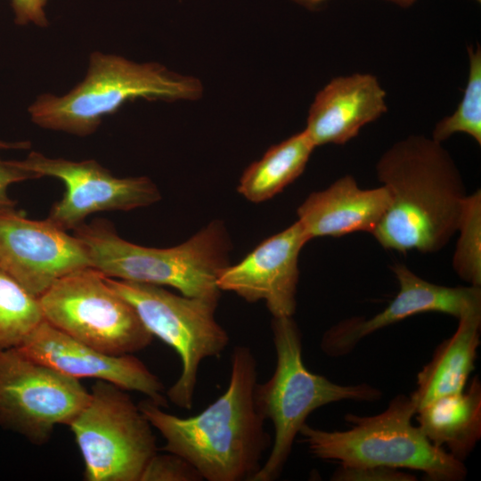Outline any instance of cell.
<instances>
[{"label":"cell","mask_w":481,"mask_h":481,"mask_svg":"<svg viewBox=\"0 0 481 481\" xmlns=\"http://www.w3.org/2000/svg\"><path fill=\"white\" fill-rule=\"evenodd\" d=\"M44 320L38 298L0 269V354L19 347Z\"/></svg>","instance_id":"21"},{"label":"cell","mask_w":481,"mask_h":481,"mask_svg":"<svg viewBox=\"0 0 481 481\" xmlns=\"http://www.w3.org/2000/svg\"><path fill=\"white\" fill-rule=\"evenodd\" d=\"M90 392L79 379L37 362L21 350L0 354V425L36 444L85 407Z\"/></svg>","instance_id":"10"},{"label":"cell","mask_w":481,"mask_h":481,"mask_svg":"<svg viewBox=\"0 0 481 481\" xmlns=\"http://www.w3.org/2000/svg\"><path fill=\"white\" fill-rule=\"evenodd\" d=\"M300 4H303L310 9L314 8L316 5L327 1V0H293ZM392 3L396 4L397 5H400L402 7H409L412 5L416 0H387Z\"/></svg>","instance_id":"28"},{"label":"cell","mask_w":481,"mask_h":481,"mask_svg":"<svg viewBox=\"0 0 481 481\" xmlns=\"http://www.w3.org/2000/svg\"><path fill=\"white\" fill-rule=\"evenodd\" d=\"M92 267L84 243L48 218L31 220L0 211V269L39 298L55 281Z\"/></svg>","instance_id":"12"},{"label":"cell","mask_w":481,"mask_h":481,"mask_svg":"<svg viewBox=\"0 0 481 481\" xmlns=\"http://www.w3.org/2000/svg\"><path fill=\"white\" fill-rule=\"evenodd\" d=\"M14 161L38 177L52 176L64 183L65 192L53 205L47 218L65 231L76 229L91 214L128 211L150 206L161 198L150 178H118L93 159H51L33 151L25 159Z\"/></svg>","instance_id":"11"},{"label":"cell","mask_w":481,"mask_h":481,"mask_svg":"<svg viewBox=\"0 0 481 481\" xmlns=\"http://www.w3.org/2000/svg\"><path fill=\"white\" fill-rule=\"evenodd\" d=\"M257 364L251 349L237 346L224 393L195 416L181 418L150 399L138 406L165 439L164 452L188 461L208 481H251L270 444L254 400Z\"/></svg>","instance_id":"1"},{"label":"cell","mask_w":481,"mask_h":481,"mask_svg":"<svg viewBox=\"0 0 481 481\" xmlns=\"http://www.w3.org/2000/svg\"><path fill=\"white\" fill-rule=\"evenodd\" d=\"M273 341L276 355L271 378L254 389L255 404L274 429L266 461L251 481L277 479L290 455L296 436L316 409L340 401L375 402L382 391L367 383L341 385L311 372L302 357V336L291 317H273Z\"/></svg>","instance_id":"6"},{"label":"cell","mask_w":481,"mask_h":481,"mask_svg":"<svg viewBox=\"0 0 481 481\" xmlns=\"http://www.w3.org/2000/svg\"><path fill=\"white\" fill-rule=\"evenodd\" d=\"M106 281L134 307L150 333L180 357L181 374L167 398L179 408L192 409L200 363L220 355L230 341L215 316L219 300L177 295L151 284L110 277Z\"/></svg>","instance_id":"7"},{"label":"cell","mask_w":481,"mask_h":481,"mask_svg":"<svg viewBox=\"0 0 481 481\" xmlns=\"http://www.w3.org/2000/svg\"><path fill=\"white\" fill-rule=\"evenodd\" d=\"M314 148L305 130L270 147L244 171L238 192L256 203L273 198L303 173Z\"/></svg>","instance_id":"20"},{"label":"cell","mask_w":481,"mask_h":481,"mask_svg":"<svg viewBox=\"0 0 481 481\" xmlns=\"http://www.w3.org/2000/svg\"><path fill=\"white\" fill-rule=\"evenodd\" d=\"M48 0H12V6L15 13V22L19 25H27L33 22L39 27L48 24L45 6Z\"/></svg>","instance_id":"27"},{"label":"cell","mask_w":481,"mask_h":481,"mask_svg":"<svg viewBox=\"0 0 481 481\" xmlns=\"http://www.w3.org/2000/svg\"><path fill=\"white\" fill-rule=\"evenodd\" d=\"M333 481H415L416 477L400 469L386 466L341 467L330 477Z\"/></svg>","instance_id":"25"},{"label":"cell","mask_w":481,"mask_h":481,"mask_svg":"<svg viewBox=\"0 0 481 481\" xmlns=\"http://www.w3.org/2000/svg\"><path fill=\"white\" fill-rule=\"evenodd\" d=\"M457 232L452 265L461 279L481 287V192L467 195Z\"/></svg>","instance_id":"23"},{"label":"cell","mask_w":481,"mask_h":481,"mask_svg":"<svg viewBox=\"0 0 481 481\" xmlns=\"http://www.w3.org/2000/svg\"><path fill=\"white\" fill-rule=\"evenodd\" d=\"M150 459L140 481H201L199 471L184 458L169 452Z\"/></svg>","instance_id":"24"},{"label":"cell","mask_w":481,"mask_h":481,"mask_svg":"<svg viewBox=\"0 0 481 481\" xmlns=\"http://www.w3.org/2000/svg\"><path fill=\"white\" fill-rule=\"evenodd\" d=\"M30 358L79 379H95L126 391L142 393L159 406L167 405L164 386L132 355H114L69 337L44 320L18 347Z\"/></svg>","instance_id":"14"},{"label":"cell","mask_w":481,"mask_h":481,"mask_svg":"<svg viewBox=\"0 0 481 481\" xmlns=\"http://www.w3.org/2000/svg\"><path fill=\"white\" fill-rule=\"evenodd\" d=\"M415 414L427 438L463 462L481 438L480 379L474 377L464 390L440 396Z\"/></svg>","instance_id":"19"},{"label":"cell","mask_w":481,"mask_h":481,"mask_svg":"<svg viewBox=\"0 0 481 481\" xmlns=\"http://www.w3.org/2000/svg\"><path fill=\"white\" fill-rule=\"evenodd\" d=\"M202 90L197 78L172 72L159 63L140 64L94 52L82 82L61 97L49 94L38 96L29 112L41 127L85 136L126 102L137 98L196 100Z\"/></svg>","instance_id":"5"},{"label":"cell","mask_w":481,"mask_h":481,"mask_svg":"<svg viewBox=\"0 0 481 481\" xmlns=\"http://www.w3.org/2000/svg\"><path fill=\"white\" fill-rule=\"evenodd\" d=\"M310 240L297 220L257 246L241 261L227 266L217 279L218 289L232 291L249 303L265 301L273 317H291L297 307L298 257Z\"/></svg>","instance_id":"13"},{"label":"cell","mask_w":481,"mask_h":481,"mask_svg":"<svg viewBox=\"0 0 481 481\" xmlns=\"http://www.w3.org/2000/svg\"><path fill=\"white\" fill-rule=\"evenodd\" d=\"M399 286L398 292L381 312L367 319L349 318L346 335L358 344L363 338L410 316L436 312L457 319L471 313H481V288L478 286L448 287L428 281L404 264L391 267Z\"/></svg>","instance_id":"16"},{"label":"cell","mask_w":481,"mask_h":481,"mask_svg":"<svg viewBox=\"0 0 481 481\" xmlns=\"http://www.w3.org/2000/svg\"><path fill=\"white\" fill-rule=\"evenodd\" d=\"M390 201L371 232L386 249L432 253L457 232L467 197L463 178L442 143L410 135L393 144L376 166Z\"/></svg>","instance_id":"2"},{"label":"cell","mask_w":481,"mask_h":481,"mask_svg":"<svg viewBox=\"0 0 481 481\" xmlns=\"http://www.w3.org/2000/svg\"><path fill=\"white\" fill-rule=\"evenodd\" d=\"M416 412L411 396L400 394L379 414L347 413L346 430L328 431L306 423L298 435L314 457L341 467L386 466L421 471L430 481L464 480V463L434 445L412 424Z\"/></svg>","instance_id":"4"},{"label":"cell","mask_w":481,"mask_h":481,"mask_svg":"<svg viewBox=\"0 0 481 481\" xmlns=\"http://www.w3.org/2000/svg\"><path fill=\"white\" fill-rule=\"evenodd\" d=\"M458 321L454 333L436 347L430 361L417 374L416 388L410 395L417 411L440 396L464 390L475 369L481 313L468 314Z\"/></svg>","instance_id":"18"},{"label":"cell","mask_w":481,"mask_h":481,"mask_svg":"<svg viewBox=\"0 0 481 481\" xmlns=\"http://www.w3.org/2000/svg\"><path fill=\"white\" fill-rule=\"evenodd\" d=\"M34 178H38V176L20 167L14 160L0 159V211L14 208L15 202L7 193L11 184Z\"/></svg>","instance_id":"26"},{"label":"cell","mask_w":481,"mask_h":481,"mask_svg":"<svg viewBox=\"0 0 481 481\" xmlns=\"http://www.w3.org/2000/svg\"><path fill=\"white\" fill-rule=\"evenodd\" d=\"M87 481H140L158 452L152 426L126 390L96 380L85 407L68 425Z\"/></svg>","instance_id":"8"},{"label":"cell","mask_w":481,"mask_h":481,"mask_svg":"<svg viewBox=\"0 0 481 481\" xmlns=\"http://www.w3.org/2000/svg\"><path fill=\"white\" fill-rule=\"evenodd\" d=\"M469 77L463 97L452 115L435 126L432 139L442 143L456 133H464L481 144V49L468 47Z\"/></svg>","instance_id":"22"},{"label":"cell","mask_w":481,"mask_h":481,"mask_svg":"<svg viewBox=\"0 0 481 481\" xmlns=\"http://www.w3.org/2000/svg\"><path fill=\"white\" fill-rule=\"evenodd\" d=\"M385 99L386 92L371 74L338 77L315 95L305 131L315 147L344 144L387 111Z\"/></svg>","instance_id":"15"},{"label":"cell","mask_w":481,"mask_h":481,"mask_svg":"<svg viewBox=\"0 0 481 481\" xmlns=\"http://www.w3.org/2000/svg\"><path fill=\"white\" fill-rule=\"evenodd\" d=\"M38 299L46 322L102 352L132 355L152 341L134 307L93 267L61 278Z\"/></svg>","instance_id":"9"},{"label":"cell","mask_w":481,"mask_h":481,"mask_svg":"<svg viewBox=\"0 0 481 481\" xmlns=\"http://www.w3.org/2000/svg\"><path fill=\"white\" fill-rule=\"evenodd\" d=\"M87 249L91 265L104 276L168 286L182 295L219 300L216 281L230 265V237L223 221L214 220L183 243L150 248L118 235L110 223L95 220L73 230Z\"/></svg>","instance_id":"3"},{"label":"cell","mask_w":481,"mask_h":481,"mask_svg":"<svg viewBox=\"0 0 481 481\" xmlns=\"http://www.w3.org/2000/svg\"><path fill=\"white\" fill-rule=\"evenodd\" d=\"M390 198L383 185L362 189L352 175L310 193L298 208V221L308 238L371 233L386 213Z\"/></svg>","instance_id":"17"},{"label":"cell","mask_w":481,"mask_h":481,"mask_svg":"<svg viewBox=\"0 0 481 481\" xmlns=\"http://www.w3.org/2000/svg\"><path fill=\"white\" fill-rule=\"evenodd\" d=\"M29 147V143L28 142H20V143H5L0 141V149H26Z\"/></svg>","instance_id":"29"}]
</instances>
